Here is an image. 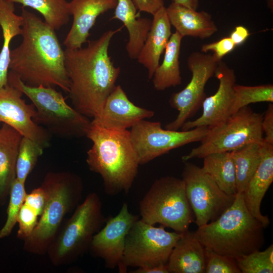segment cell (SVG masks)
Wrapping results in <instances>:
<instances>
[{"instance_id":"74e56055","label":"cell","mask_w":273,"mask_h":273,"mask_svg":"<svg viewBox=\"0 0 273 273\" xmlns=\"http://www.w3.org/2000/svg\"><path fill=\"white\" fill-rule=\"evenodd\" d=\"M139 12H146L152 15L164 6L163 0H132Z\"/></svg>"},{"instance_id":"484cf974","label":"cell","mask_w":273,"mask_h":273,"mask_svg":"<svg viewBox=\"0 0 273 273\" xmlns=\"http://www.w3.org/2000/svg\"><path fill=\"white\" fill-rule=\"evenodd\" d=\"M183 37L176 31L171 34L164 50L162 62L156 68L152 77L156 90L162 91L181 84L179 57Z\"/></svg>"},{"instance_id":"ab89813d","label":"cell","mask_w":273,"mask_h":273,"mask_svg":"<svg viewBox=\"0 0 273 273\" xmlns=\"http://www.w3.org/2000/svg\"><path fill=\"white\" fill-rule=\"evenodd\" d=\"M130 273H169L167 265L161 264L157 266H148L138 267Z\"/></svg>"},{"instance_id":"ba28073f","label":"cell","mask_w":273,"mask_h":273,"mask_svg":"<svg viewBox=\"0 0 273 273\" xmlns=\"http://www.w3.org/2000/svg\"><path fill=\"white\" fill-rule=\"evenodd\" d=\"M141 220L159 223L178 233L189 230L193 221L182 179L165 176L156 179L140 202Z\"/></svg>"},{"instance_id":"9a60e30c","label":"cell","mask_w":273,"mask_h":273,"mask_svg":"<svg viewBox=\"0 0 273 273\" xmlns=\"http://www.w3.org/2000/svg\"><path fill=\"white\" fill-rule=\"evenodd\" d=\"M23 95L9 83L0 89V122L47 148L50 145L51 134L33 121L35 108L32 104L26 103L22 98Z\"/></svg>"},{"instance_id":"5b68a950","label":"cell","mask_w":273,"mask_h":273,"mask_svg":"<svg viewBox=\"0 0 273 273\" xmlns=\"http://www.w3.org/2000/svg\"><path fill=\"white\" fill-rule=\"evenodd\" d=\"M40 186L45 195L44 207L35 229L24 241L23 250L43 255L65 216L78 205L83 187L81 178L68 171L48 173Z\"/></svg>"},{"instance_id":"30bf717a","label":"cell","mask_w":273,"mask_h":273,"mask_svg":"<svg viewBox=\"0 0 273 273\" xmlns=\"http://www.w3.org/2000/svg\"><path fill=\"white\" fill-rule=\"evenodd\" d=\"M165 228L161 225L155 227L140 219L136 220L126 236L119 272L126 273L128 267L166 264L183 233L168 232Z\"/></svg>"},{"instance_id":"277c9868","label":"cell","mask_w":273,"mask_h":273,"mask_svg":"<svg viewBox=\"0 0 273 273\" xmlns=\"http://www.w3.org/2000/svg\"><path fill=\"white\" fill-rule=\"evenodd\" d=\"M264 229L248 210L243 194L237 193L232 204L217 219L194 233L205 247L236 258L260 250L264 242Z\"/></svg>"},{"instance_id":"603a6c76","label":"cell","mask_w":273,"mask_h":273,"mask_svg":"<svg viewBox=\"0 0 273 273\" xmlns=\"http://www.w3.org/2000/svg\"><path fill=\"white\" fill-rule=\"evenodd\" d=\"M132 0H117L114 16L111 19L121 21L128 33L126 50L132 59H136L151 29L152 20L137 14Z\"/></svg>"},{"instance_id":"cb8c5ba5","label":"cell","mask_w":273,"mask_h":273,"mask_svg":"<svg viewBox=\"0 0 273 273\" xmlns=\"http://www.w3.org/2000/svg\"><path fill=\"white\" fill-rule=\"evenodd\" d=\"M22 135L10 126L0 127V203H5L16 178V162Z\"/></svg>"},{"instance_id":"7402d4cb","label":"cell","mask_w":273,"mask_h":273,"mask_svg":"<svg viewBox=\"0 0 273 273\" xmlns=\"http://www.w3.org/2000/svg\"><path fill=\"white\" fill-rule=\"evenodd\" d=\"M169 273H204L205 247L189 230L182 233L170 254Z\"/></svg>"},{"instance_id":"3957f363","label":"cell","mask_w":273,"mask_h":273,"mask_svg":"<svg viewBox=\"0 0 273 273\" xmlns=\"http://www.w3.org/2000/svg\"><path fill=\"white\" fill-rule=\"evenodd\" d=\"M86 137L93 143L86 163L90 170L101 175L105 192L110 196L127 194L140 165L130 131L108 129L92 121Z\"/></svg>"},{"instance_id":"ac0fdd59","label":"cell","mask_w":273,"mask_h":273,"mask_svg":"<svg viewBox=\"0 0 273 273\" xmlns=\"http://www.w3.org/2000/svg\"><path fill=\"white\" fill-rule=\"evenodd\" d=\"M117 0H71L69 2L71 27L63 44L67 49H77L87 41L89 31L98 16L115 9Z\"/></svg>"},{"instance_id":"8992f818","label":"cell","mask_w":273,"mask_h":273,"mask_svg":"<svg viewBox=\"0 0 273 273\" xmlns=\"http://www.w3.org/2000/svg\"><path fill=\"white\" fill-rule=\"evenodd\" d=\"M8 81L32 102L36 110L33 121L51 134L65 139L86 136L92 121L70 107L54 87L28 85L10 70Z\"/></svg>"},{"instance_id":"f35d334b","label":"cell","mask_w":273,"mask_h":273,"mask_svg":"<svg viewBox=\"0 0 273 273\" xmlns=\"http://www.w3.org/2000/svg\"><path fill=\"white\" fill-rule=\"evenodd\" d=\"M248 30L243 26H237L229 36L236 46L243 44L250 35Z\"/></svg>"},{"instance_id":"8d00e7d4","label":"cell","mask_w":273,"mask_h":273,"mask_svg":"<svg viewBox=\"0 0 273 273\" xmlns=\"http://www.w3.org/2000/svg\"><path fill=\"white\" fill-rule=\"evenodd\" d=\"M261 127L264 135V141L273 145V104L269 103L263 115Z\"/></svg>"},{"instance_id":"44dd1931","label":"cell","mask_w":273,"mask_h":273,"mask_svg":"<svg viewBox=\"0 0 273 273\" xmlns=\"http://www.w3.org/2000/svg\"><path fill=\"white\" fill-rule=\"evenodd\" d=\"M166 10L171 25L183 37L204 39L211 36L218 30L211 15L205 11L198 12L173 2Z\"/></svg>"},{"instance_id":"ffe728a7","label":"cell","mask_w":273,"mask_h":273,"mask_svg":"<svg viewBox=\"0 0 273 273\" xmlns=\"http://www.w3.org/2000/svg\"><path fill=\"white\" fill-rule=\"evenodd\" d=\"M153 16L151 29L136 58L139 63L147 69L149 80L152 78L159 65L160 57L172 34L171 25L165 6Z\"/></svg>"},{"instance_id":"d6986e66","label":"cell","mask_w":273,"mask_h":273,"mask_svg":"<svg viewBox=\"0 0 273 273\" xmlns=\"http://www.w3.org/2000/svg\"><path fill=\"white\" fill-rule=\"evenodd\" d=\"M273 181V145L264 141L261 144V159L254 174L244 191V203L250 214L263 224L264 228L270 223L267 216L260 211L262 200Z\"/></svg>"},{"instance_id":"d590c367","label":"cell","mask_w":273,"mask_h":273,"mask_svg":"<svg viewBox=\"0 0 273 273\" xmlns=\"http://www.w3.org/2000/svg\"><path fill=\"white\" fill-rule=\"evenodd\" d=\"M235 47L230 37H225L216 41L202 45L201 51L204 53L210 51L213 52L212 55L219 62L226 55L232 52Z\"/></svg>"},{"instance_id":"7c38bea8","label":"cell","mask_w":273,"mask_h":273,"mask_svg":"<svg viewBox=\"0 0 273 273\" xmlns=\"http://www.w3.org/2000/svg\"><path fill=\"white\" fill-rule=\"evenodd\" d=\"M208 130V128L205 126L186 131L163 129L159 122L144 119L129 131L139 164L144 165L172 150L200 142Z\"/></svg>"},{"instance_id":"d6a6232c","label":"cell","mask_w":273,"mask_h":273,"mask_svg":"<svg viewBox=\"0 0 273 273\" xmlns=\"http://www.w3.org/2000/svg\"><path fill=\"white\" fill-rule=\"evenodd\" d=\"M25 185L16 178L11 185L7 220L0 230V239L9 236L17 223L19 213L27 194Z\"/></svg>"},{"instance_id":"4fadbf2b","label":"cell","mask_w":273,"mask_h":273,"mask_svg":"<svg viewBox=\"0 0 273 273\" xmlns=\"http://www.w3.org/2000/svg\"><path fill=\"white\" fill-rule=\"evenodd\" d=\"M218 63L212 54L198 52L190 54L188 66L192 73L191 79L183 89L171 96L169 105L178 113L173 121L165 125L166 129L178 130L202 107L206 97L205 85L214 76Z\"/></svg>"},{"instance_id":"e0dca14e","label":"cell","mask_w":273,"mask_h":273,"mask_svg":"<svg viewBox=\"0 0 273 273\" xmlns=\"http://www.w3.org/2000/svg\"><path fill=\"white\" fill-rule=\"evenodd\" d=\"M154 115L153 111L131 102L122 87L117 85L107 98L100 116L92 121L108 129L125 130Z\"/></svg>"},{"instance_id":"2e32d148","label":"cell","mask_w":273,"mask_h":273,"mask_svg":"<svg viewBox=\"0 0 273 273\" xmlns=\"http://www.w3.org/2000/svg\"><path fill=\"white\" fill-rule=\"evenodd\" d=\"M214 76L219 81L216 93L204 99L201 115L194 120H188L180 128L186 131L197 127L210 128L225 120L230 114L234 99V86L236 76L234 69L222 60L219 62Z\"/></svg>"},{"instance_id":"8fae6325","label":"cell","mask_w":273,"mask_h":273,"mask_svg":"<svg viewBox=\"0 0 273 273\" xmlns=\"http://www.w3.org/2000/svg\"><path fill=\"white\" fill-rule=\"evenodd\" d=\"M181 176L198 227L217 219L235 199L236 195L224 193L208 174L193 163L184 162Z\"/></svg>"},{"instance_id":"9c48e42d","label":"cell","mask_w":273,"mask_h":273,"mask_svg":"<svg viewBox=\"0 0 273 273\" xmlns=\"http://www.w3.org/2000/svg\"><path fill=\"white\" fill-rule=\"evenodd\" d=\"M263 115L248 106L241 108L224 121L208 128L200 145L182 156V160L203 158L212 153L231 152L250 143H262Z\"/></svg>"},{"instance_id":"f1b7e54d","label":"cell","mask_w":273,"mask_h":273,"mask_svg":"<svg viewBox=\"0 0 273 273\" xmlns=\"http://www.w3.org/2000/svg\"><path fill=\"white\" fill-rule=\"evenodd\" d=\"M10 1L38 12L43 16L44 22L55 30L60 29L69 21V2L66 0Z\"/></svg>"},{"instance_id":"1f68e13d","label":"cell","mask_w":273,"mask_h":273,"mask_svg":"<svg viewBox=\"0 0 273 273\" xmlns=\"http://www.w3.org/2000/svg\"><path fill=\"white\" fill-rule=\"evenodd\" d=\"M235 259L241 273H272L273 245Z\"/></svg>"},{"instance_id":"f546056e","label":"cell","mask_w":273,"mask_h":273,"mask_svg":"<svg viewBox=\"0 0 273 273\" xmlns=\"http://www.w3.org/2000/svg\"><path fill=\"white\" fill-rule=\"evenodd\" d=\"M234 99L230 110L232 115L252 103L273 102V85L265 84L247 86L235 84Z\"/></svg>"},{"instance_id":"d4e9b609","label":"cell","mask_w":273,"mask_h":273,"mask_svg":"<svg viewBox=\"0 0 273 273\" xmlns=\"http://www.w3.org/2000/svg\"><path fill=\"white\" fill-rule=\"evenodd\" d=\"M15 11L14 3L10 0H0V26L3 36L0 52V89L8 83L11 40L22 33L23 18Z\"/></svg>"},{"instance_id":"e575fe53","label":"cell","mask_w":273,"mask_h":273,"mask_svg":"<svg viewBox=\"0 0 273 273\" xmlns=\"http://www.w3.org/2000/svg\"><path fill=\"white\" fill-rule=\"evenodd\" d=\"M41 213L24 202L19 213L17 238L23 241L28 238L37 225Z\"/></svg>"},{"instance_id":"6da1fadb","label":"cell","mask_w":273,"mask_h":273,"mask_svg":"<svg viewBox=\"0 0 273 273\" xmlns=\"http://www.w3.org/2000/svg\"><path fill=\"white\" fill-rule=\"evenodd\" d=\"M122 27L87 40L84 48L64 50L65 65L70 80L68 92L73 108L88 118H98L105 103L116 86L120 73L109 56L113 36Z\"/></svg>"},{"instance_id":"4316f807","label":"cell","mask_w":273,"mask_h":273,"mask_svg":"<svg viewBox=\"0 0 273 273\" xmlns=\"http://www.w3.org/2000/svg\"><path fill=\"white\" fill-rule=\"evenodd\" d=\"M202 170L220 189L230 195L237 194L235 167L231 152L214 153L203 158Z\"/></svg>"},{"instance_id":"60d3db41","label":"cell","mask_w":273,"mask_h":273,"mask_svg":"<svg viewBox=\"0 0 273 273\" xmlns=\"http://www.w3.org/2000/svg\"><path fill=\"white\" fill-rule=\"evenodd\" d=\"M172 2L194 10L199 7V0H172Z\"/></svg>"},{"instance_id":"4dcf8cb0","label":"cell","mask_w":273,"mask_h":273,"mask_svg":"<svg viewBox=\"0 0 273 273\" xmlns=\"http://www.w3.org/2000/svg\"><path fill=\"white\" fill-rule=\"evenodd\" d=\"M43 148L36 142L22 136L19 148L16 162V178L25 183L34 168Z\"/></svg>"},{"instance_id":"52a82bcc","label":"cell","mask_w":273,"mask_h":273,"mask_svg":"<svg viewBox=\"0 0 273 273\" xmlns=\"http://www.w3.org/2000/svg\"><path fill=\"white\" fill-rule=\"evenodd\" d=\"M106 220L100 198L96 193L88 194L49 246L46 254L52 264L60 266L77 261L89 250L93 237Z\"/></svg>"},{"instance_id":"836d02e7","label":"cell","mask_w":273,"mask_h":273,"mask_svg":"<svg viewBox=\"0 0 273 273\" xmlns=\"http://www.w3.org/2000/svg\"><path fill=\"white\" fill-rule=\"evenodd\" d=\"M206 273H241L236 259L205 247Z\"/></svg>"},{"instance_id":"7a4b0ae2","label":"cell","mask_w":273,"mask_h":273,"mask_svg":"<svg viewBox=\"0 0 273 273\" xmlns=\"http://www.w3.org/2000/svg\"><path fill=\"white\" fill-rule=\"evenodd\" d=\"M22 40L11 50L9 70L31 86H58L68 93L64 50L55 30L24 7Z\"/></svg>"},{"instance_id":"5bb4252c","label":"cell","mask_w":273,"mask_h":273,"mask_svg":"<svg viewBox=\"0 0 273 273\" xmlns=\"http://www.w3.org/2000/svg\"><path fill=\"white\" fill-rule=\"evenodd\" d=\"M139 215L129 211L124 202L118 213L106 219L105 225L93 237L89 251L92 256L102 259L106 267H119L123 257L126 236Z\"/></svg>"},{"instance_id":"83f0119b","label":"cell","mask_w":273,"mask_h":273,"mask_svg":"<svg viewBox=\"0 0 273 273\" xmlns=\"http://www.w3.org/2000/svg\"><path fill=\"white\" fill-rule=\"evenodd\" d=\"M262 143H250L231 151L235 167L237 193H243L258 167Z\"/></svg>"}]
</instances>
